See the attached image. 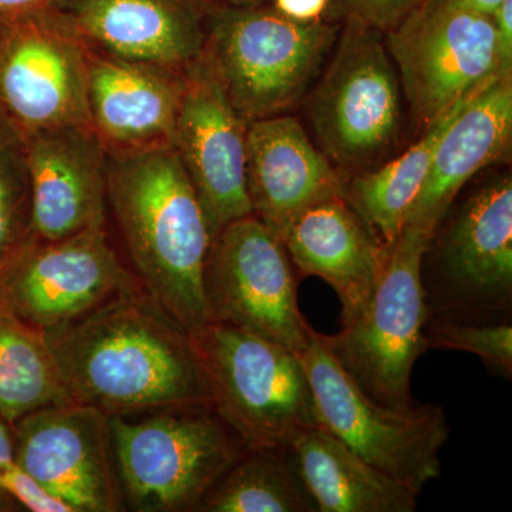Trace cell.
<instances>
[{
	"instance_id": "cell-1",
	"label": "cell",
	"mask_w": 512,
	"mask_h": 512,
	"mask_svg": "<svg viewBox=\"0 0 512 512\" xmlns=\"http://www.w3.org/2000/svg\"><path fill=\"white\" fill-rule=\"evenodd\" d=\"M45 336L74 403L109 417L212 404L197 343L143 288Z\"/></svg>"
},
{
	"instance_id": "cell-2",
	"label": "cell",
	"mask_w": 512,
	"mask_h": 512,
	"mask_svg": "<svg viewBox=\"0 0 512 512\" xmlns=\"http://www.w3.org/2000/svg\"><path fill=\"white\" fill-rule=\"evenodd\" d=\"M107 205L138 284L197 335L210 323L204 269L214 235L174 148L109 153Z\"/></svg>"
},
{
	"instance_id": "cell-3",
	"label": "cell",
	"mask_w": 512,
	"mask_h": 512,
	"mask_svg": "<svg viewBox=\"0 0 512 512\" xmlns=\"http://www.w3.org/2000/svg\"><path fill=\"white\" fill-rule=\"evenodd\" d=\"M339 26L299 22L272 5L210 2L202 59L247 123L279 116L318 76Z\"/></svg>"
},
{
	"instance_id": "cell-4",
	"label": "cell",
	"mask_w": 512,
	"mask_h": 512,
	"mask_svg": "<svg viewBox=\"0 0 512 512\" xmlns=\"http://www.w3.org/2000/svg\"><path fill=\"white\" fill-rule=\"evenodd\" d=\"M124 505L138 512L195 511L247 451L212 404L110 417Z\"/></svg>"
},
{
	"instance_id": "cell-5",
	"label": "cell",
	"mask_w": 512,
	"mask_h": 512,
	"mask_svg": "<svg viewBox=\"0 0 512 512\" xmlns=\"http://www.w3.org/2000/svg\"><path fill=\"white\" fill-rule=\"evenodd\" d=\"M429 320L501 325L512 316V181L478 188L444 215L421 256Z\"/></svg>"
},
{
	"instance_id": "cell-6",
	"label": "cell",
	"mask_w": 512,
	"mask_h": 512,
	"mask_svg": "<svg viewBox=\"0 0 512 512\" xmlns=\"http://www.w3.org/2000/svg\"><path fill=\"white\" fill-rule=\"evenodd\" d=\"M192 338L212 407L248 450L291 447L319 426L298 353L224 323L210 322Z\"/></svg>"
},
{
	"instance_id": "cell-7",
	"label": "cell",
	"mask_w": 512,
	"mask_h": 512,
	"mask_svg": "<svg viewBox=\"0 0 512 512\" xmlns=\"http://www.w3.org/2000/svg\"><path fill=\"white\" fill-rule=\"evenodd\" d=\"M431 232L404 225L389 264L363 312L320 342L370 399L392 409L414 402L413 367L427 352L424 329L430 313L420 279L421 256Z\"/></svg>"
},
{
	"instance_id": "cell-8",
	"label": "cell",
	"mask_w": 512,
	"mask_h": 512,
	"mask_svg": "<svg viewBox=\"0 0 512 512\" xmlns=\"http://www.w3.org/2000/svg\"><path fill=\"white\" fill-rule=\"evenodd\" d=\"M298 356L311 386L319 427L416 494L440 477V451L451 433L443 407L416 403L399 410L370 399L313 328Z\"/></svg>"
},
{
	"instance_id": "cell-9",
	"label": "cell",
	"mask_w": 512,
	"mask_h": 512,
	"mask_svg": "<svg viewBox=\"0 0 512 512\" xmlns=\"http://www.w3.org/2000/svg\"><path fill=\"white\" fill-rule=\"evenodd\" d=\"M414 117L426 130L458 101L504 74L493 15L423 0L384 33Z\"/></svg>"
},
{
	"instance_id": "cell-10",
	"label": "cell",
	"mask_w": 512,
	"mask_h": 512,
	"mask_svg": "<svg viewBox=\"0 0 512 512\" xmlns=\"http://www.w3.org/2000/svg\"><path fill=\"white\" fill-rule=\"evenodd\" d=\"M383 36L346 15L335 56L309 103L320 146L342 167H365L399 136L400 79Z\"/></svg>"
},
{
	"instance_id": "cell-11",
	"label": "cell",
	"mask_w": 512,
	"mask_h": 512,
	"mask_svg": "<svg viewBox=\"0 0 512 512\" xmlns=\"http://www.w3.org/2000/svg\"><path fill=\"white\" fill-rule=\"evenodd\" d=\"M298 281L284 242L264 222L255 215L229 222L205 264L208 319L301 353L312 326L299 311Z\"/></svg>"
},
{
	"instance_id": "cell-12",
	"label": "cell",
	"mask_w": 512,
	"mask_h": 512,
	"mask_svg": "<svg viewBox=\"0 0 512 512\" xmlns=\"http://www.w3.org/2000/svg\"><path fill=\"white\" fill-rule=\"evenodd\" d=\"M87 53L52 8L0 16V113L23 137L92 126Z\"/></svg>"
},
{
	"instance_id": "cell-13",
	"label": "cell",
	"mask_w": 512,
	"mask_h": 512,
	"mask_svg": "<svg viewBox=\"0 0 512 512\" xmlns=\"http://www.w3.org/2000/svg\"><path fill=\"white\" fill-rule=\"evenodd\" d=\"M138 288L106 227H97L55 241L33 238L0 276V302L45 332Z\"/></svg>"
},
{
	"instance_id": "cell-14",
	"label": "cell",
	"mask_w": 512,
	"mask_h": 512,
	"mask_svg": "<svg viewBox=\"0 0 512 512\" xmlns=\"http://www.w3.org/2000/svg\"><path fill=\"white\" fill-rule=\"evenodd\" d=\"M12 427L15 463L74 512L126 510L107 414L69 402L30 413Z\"/></svg>"
},
{
	"instance_id": "cell-15",
	"label": "cell",
	"mask_w": 512,
	"mask_h": 512,
	"mask_svg": "<svg viewBox=\"0 0 512 512\" xmlns=\"http://www.w3.org/2000/svg\"><path fill=\"white\" fill-rule=\"evenodd\" d=\"M247 130V121L204 59L187 67L171 146L197 191L214 238L229 222L252 215Z\"/></svg>"
},
{
	"instance_id": "cell-16",
	"label": "cell",
	"mask_w": 512,
	"mask_h": 512,
	"mask_svg": "<svg viewBox=\"0 0 512 512\" xmlns=\"http://www.w3.org/2000/svg\"><path fill=\"white\" fill-rule=\"evenodd\" d=\"M52 9L107 55L181 73L204 53L208 0H57Z\"/></svg>"
},
{
	"instance_id": "cell-17",
	"label": "cell",
	"mask_w": 512,
	"mask_h": 512,
	"mask_svg": "<svg viewBox=\"0 0 512 512\" xmlns=\"http://www.w3.org/2000/svg\"><path fill=\"white\" fill-rule=\"evenodd\" d=\"M23 140L35 237L55 241L106 227L109 153L92 126L50 128Z\"/></svg>"
},
{
	"instance_id": "cell-18",
	"label": "cell",
	"mask_w": 512,
	"mask_h": 512,
	"mask_svg": "<svg viewBox=\"0 0 512 512\" xmlns=\"http://www.w3.org/2000/svg\"><path fill=\"white\" fill-rule=\"evenodd\" d=\"M348 178L313 146L301 123L274 116L247 130V190L252 215L284 242L293 221L328 198L345 195Z\"/></svg>"
},
{
	"instance_id": "cell-19",
	"label": "cell",
	"mask_w": 512,
	"mask_h": 512,
	"mask_svg": "<svg viewBox=\"0 0 512 512\" xmlns=\"http://www.w3.org/2000/svg\"><path fill=\"white\" fill-rule=\"evenodd\" d=\"M284 244L299 279L319 276L338 293L342 325H348L366 308L392 252L345 195L303 211L293 221Z\"/></svg>"
},
{
	"instance_id": "cell-20",
	"label": "cell",
	"mask_w": 512,
	"mask_h": 512,
	"mask_svg": "<svg viewBox=\"0 0 512 512\" xmlns=\"http://www.w3.org/2000/svg\"><path fill=\"white\" fill-rule=\"evenodd\" d=\"M87 59L90 123L107 153L171 146L183 72L90 47Z\"/></svg>"
},
{
	"instance_id": "cell-21",
	"label": "cell",
	"mask_w": 512,
	"mask_h": 512,
	"mask_svg": "<svg viewBox=\"0 0 512 512\" xmlns=\"http://www.w3.org/2000/svg\"><path fill=\"white\" fill-rule=\"evenodd\" d=\"M512 136V79L481 87L441 134L429 174L406 224L433 234L458 192L483 168L505 156Z\"/></svg>"
},
{
	"instance_id": "cell-22",
	"label": "cell",
	"mask_w": 512,
	"mask_h": 512,
	"mask_svg": "<svg viewBox=\"0 0 512 512\" xmlns=\"http://www.w3.org/2000/svg\"><path fill=\"white\" fill-rule=\"evenodd\" d=\"M319 512H414L419 494L367 463L342 441L313 427L292 443Z\"/></svg>"
},
{
	"instance_id": "cell-23",
	"label": "cell",
	"mask_w": 512,
	"mask_h": 512,
	"mask_svg": "<svg viewBox=\"0 0 512 512\" xmlns=\"http://www.w3.org/2000/svg\"><path fill=\"white\" fill-rule=\"evenodd\" d=\"M477 93V92H476ZM458 101L406 153L379 170L356 175L346 184L345 198L392 251L421 187L429 174L441 134L474 96Z\"/></svg>"
},
{
	"instance_id": "cell-24",
	"label": "cell",
	"mask_w": 512,
	"mask_h": 512,
	"mask_svg": "<svg viewBox=\"0 0 512 512\" xmlns=\"http://www.w3.org/2000/svg\"><path fill=\"white\" fill-rule=\"evenodd\" d=\"M195 511L319 512V508L288 447L247 448Z\"/></svg>"
},
{
	"instance_id": "cell-25",
	"label": "cell",
	"mask_w": 512,
	"mask_h": 512,
	"mask_svg": "<svg viewBox=\"0 0 512 512\" xmlns=\"http://www.w3.org/2000/svg\"><path fill=\"white\" fill-rule=\"evenodd\" d=\"M72 402L45 332L0 302V420L22 417Z\"/></svg>"
},
{
	"instance_id": "cell-26",
	"label": "cell",
	"mask_w": 512,
	"mask_h": 512,
	"mask_svg": "<svg viewBox=\"0 0 512 512\" xmlns=\"http://www.w3.org/2000/svg\"><path fill=\"white\" fill-rule=\"evenodd\" d=\"M33 238L25 140L0 113V276Z\"/></svg>"
},
{
	"instance_id": "cell-27",
	"label": "cell",
	"mask_w": 512,
	"mask_h": 512,
	"mask_svg": "<svg viewBox=\"0 0 512 512\" xmlns=\"http://www.w3.org/2000/svg\"><path fill=\"white\" fill-rule=\"evenodd\" d=\"M427 349L458 350L480 357L493 375L512 379V326L463 325L429 320L424 329Z\"/></svg>"
},
{
	"instance_id": "cell-28",
	"label": "cell",
	"mask_w": 512,
	"mask_h": 512,
	"mask_svg": "<svg viewBox=\"0 0 512 512\" xmlns=\"http://www.w3.org/2000/svg\"><path fill=\"white\" fill-rule=\"evenodd\" d=\"M0 487L6 497L13 498L32 512H74L70 505L56 497L35 477L26 473L18 464H10L0 477Z\"/></svg>"
},
{
	"instance_id": "cell-29",
	"label": "cell",
	"mask_w": 512,
	"mask_h": 512,
	"mask_svg": "<svg viewBox=\"0 0 512 512\" xmlns=\"http://www.w3.org/2000/svg\"><path fill=\"white\" fill-rule=\"evenodd\" d=\"M421 2L423 0H340L346 15H355L383 33L400 25Z\"/></svg>"
},
{
	"instance_id": "cell-30",
	"label": "cell",
	"mask_w": 512,
	"mask_h": 512,
	"mask_svg": "<svg viewBox=\"0 0 512 512\" xmlns=\"http://www.w3.org/2000/svg\"><path fill=\"white\" fill-rule=\"evenodd\" d=\"M333 0H272L271 5L286 18L299 22L323 19Z\"/></svg>"
},
{
	"instance_id": "cell-31",
	"label": "cell",
	"mask_w": 512,
	"mask_h": 512,
	"mask_svg": "<svg viewBox=\"0 0 512 512\" xmlns=\"http://www.w3.org/2000/svg\"><path fill=\"white\" fill-rule=\"evenodd\" d=\"M493 20L500 47L501 69L504 74H512V0H504L494 10Z\"/></svg>"
},
{
	"instance_id": "cell-32",
	"label": "cell",
	"mask_w": 512,
	"mask_h": 512,
	"mask_svg": "<svg viewBox=\"0 0 512 512\" xmlns=\"http://www.w3.org/2000/svg\"><path fill=\"white\" fill-rule=\"evenodd\" d=\"M15 463V436L13 427L6 421L0 420V477L5 473L10 464ZM8 497L0 487V511L6 510Z\"/></svg>"
},
{
	"instance_id": "cell-33",
	"label": "cell",
	"mask_w": 512,
	"mask_h": 512,
	"mask_svg": "<svg viewBox=\"0 0 512 512\" xmlns=\"http://www.w3.org/2000/svg\"><path fill=\"white\" fill-rule=\"evenodd\" d=\"M57 0H0V16L20 15L52 8Z\"/></svg>"
},
{
	"instance_id": "cell-34",
	"label": "cell",
	"mask_w": 512,
	"mask_h": 512,
	"mask_svg": "<svg viewBox=\"0 0 512 512\" xmlns=\"http://www.w3.org/2000/svg\"><path fill=\"white\" fill-rule=\"evenodd\" d=\"M453 5L461 6V8L477 10V12L493 15L494 10L504 2V0H447Z\"/></svg>"
},
{
	"instance_id": "cell-35",
	"label": "cell",
	"mask_w": 512,
	"mask_h": 512,
	"mask_svg": "<svg viewBox=\"0 0 512 512\" xmlns=\"http://www.w3.org/2000/svg\"><path fill=\"white\" fill-rule=\"evenodd\" d=\"M212 3H221V5H247V3L262 2V0H208Z\"/></svg>"
}]
</instances>
